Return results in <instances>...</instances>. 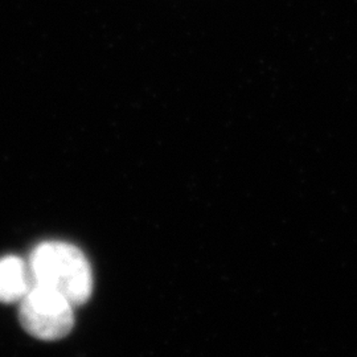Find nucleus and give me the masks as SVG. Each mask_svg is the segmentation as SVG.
Returning <instances> with one entry per match:
<instances>
[{
	"instance_id": "nucleus-1",
	"label": "nucleus",
	"mask_w": 357,
	"mask_h": 357,
	"mask_svg": "<svg viewBox=\"0 0 357 357\" xmlns=\"http://www.w3.org/2000/svg\"><path fill=\"white\" fill-rule=\"evenodd\" d=\"M32 284L63 295L73 306L85 305L93 293V273L85 255L70 243H44L29 258Z\"/></svg>"
},
{
	"instance_id": "nucleus-2",
	"label": "nucleus",
	"mask_w": 357,
	"mask_h": 357,
	"mask_svg": "<svg viewBox=\"0 0 357 357\" xmlns=\"http://www.w3.org/2000/svg\"><path fill=\"white\" fill-rule=\"evenodd\" d=\"M19 303L20 323L36 339L44 342L60 340L75 326V306L48 287L32 284Z\"/></svg>"
},
{
	"instance_id": "nucleus-3",
	"label": "nucleus",
	"mask_w": 357,
	"mask_h": 357,
	"mask_svg": "<svg viewBox=\"0 0 357 357\" xmlns=\"http://www.w3.org/2000/svg\"><path fill=\"white\" fill-rule=\"evenodd\" d=\"M29 266L22 258L8 255L0 259V302H20L32 287Z\"/></svg>"
}]
</instances>
